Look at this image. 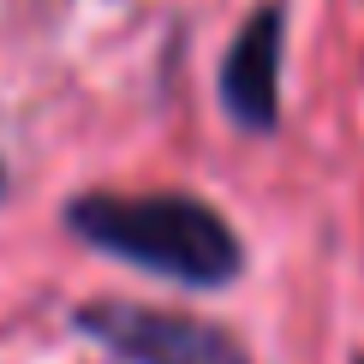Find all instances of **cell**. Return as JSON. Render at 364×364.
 Segmentation results:
<instances>
[{
  "mask_svg": "<svg viewBox=\"0 0 364 364\" xmlns=\"http://www.w3.org/2000/svg\"><path fill=\"white\" fill-rule=\"evenodd\" d=\"M66 227L102 257H119L186 293H221L245 275L239 227L191 191H84L66 203Z\"/></svg>",
  "mask_w": 364,
  "mask_h": 364,
  "instance_id": "6da1fadb",
  "label": "cell"
},
{
  "mask_svg": "<svg viewBox=\"0 0 364 364\" xmlns=\"http://www.w3.org/2000/svg\"><path fill=\"white\" fill-rule=\"evenodd\" d=\"M78 328L96 346H108L119 364H251L227 328L186 316V311H149V305L102 299V305L78 311Z\"/></svg>",
  "mask_w": 364,
  "mask_h": 364,
  "instance_id": "7a4b0ae2",
  "label": "cell"
},
{
  "mask_svg": "<svg viewBox=\"0 0 364 364\" xmlns=\"http://www.w3.org/2000/svg\"><path fill=\"white\" fill-rule=\"evenodd\" d=\"M281 42H287V12L269 0L257 6L239 36L221 54V108L239 132H275L281 126Z\"/></svg>",
  "mask_w": 364,
  "mask_h": 364,
  "instance_id": "3957f363",
  "label": "cell"
},
{
  "mask_svg": "<svg viewBox=\"0 0 364 364\" xmlns=\"http://www.w3.org/2000/svg\"><path fill=\"white\" fill-rule=\"evenodd\" d=\"M0 191H6V168H0Z\"/></svg>",
  "mask_w": 364,
  "mask_h": 364,
  "instance_id": "277c9868",
  "label": "cell"
},
{
  "mask_svg": "<svg viewBox=\"0 0 364 364\" xmlns=\"http://www.w3.org/2000/svg\"><path fill=\"white\" fill-rule=\"evenodd\" d=\"M353 364H364V353H358V358H353Z\"/></svg>",
  "mask_w": 364,
  "mask_h": 364,
  "instance_id": "5b68a950",
  "label": "cell"
}]
</instances>
